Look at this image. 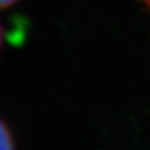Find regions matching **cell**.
Instances as JSON below:
<instances>
[{"label": "cell", "mask_w": 150, "mask_h": 150, "mask_svg": "<svg viewBox=\"0 0 150 150\" xmlns=\"http://www.w3.org/2000/svg\"><path fill=\"white\" fill-rule=\"evenodd\" d=\"M15 146L13 137L11 134L8 127L0 119V149H12Z\"/></svg>", "instance_id": "6da1fadb"}, {"label": "cell", "mask_w": 150, "mask_h": 150, "mask_svg": "<svg viewBox=\"0 0 150 150\" xmlns=\"http://www.w3.org/2000/svg\"><path fill=\"white\" fill-rule=\"evenodd\" d=\"M16 1H17V0H0V9L9 7V5H12L13 3H16Z\"/></svg>", "instance_id": "7a4b0ae2"}, {"label": "cell", "mask_w": 150, "mask_h": 150, "mask_svg": "<svg viewBox=\"0 0 150 150\" xmlns=\"http://www.w3.org/2000/svg\"><path fill=\"white\" fill-rule=\"evenodd\" d=\"M1 42H3V28L1 24H0V47H1Z\"/></svg>", "instance_id": "3957f363"}]
</instances>
